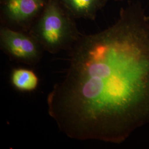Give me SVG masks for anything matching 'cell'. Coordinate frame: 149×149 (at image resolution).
<instances>
[{
  "label": "cell",
  "instance_id": "1",
  "mask_svg": "<svg viewBox=\"0 0 149 149\" xmlns=\"http://www.w3.org/2000/svg\"><path fill=\"white\" fill-rule=\"evenodd\" d=\"M64 78L47 97L60 131L77 140L122 143L149 124V18L131 2L101 32L69 50Z\"/></svg>",
  "mask_w": 149,
  "mask_h": 149
},
{
  "label": "cell",
  "instance_id": "2",
  "mask_svg": "<svg viewBox=\"0 0 149 149\" xmlns=\"http://www.w3.org/2000/svg\"><path fill=\"white\" fill-rule=\"evenodd\" d=\"M74 19L59 0H49L28 33L50 53L70 50L82 35Z\"/></svg>",
  "mask_w": 149,
  "mask_h": 149
},
{
  "label": "cell",
  "instance_id": "3",
  "mask_svg": "<svg viewBox=\"0 0 149 149\" xmlns=\"http://www.w3.org/2000/svg\"><path fill=\"white\" fill-rule=\"evenodd\" d=\"M0 45L1 50L11 59L32 66L40 61L44 50L28 32L3 25L0 28Z\"/></svg>",
  "mask_w": 149,
  "mask_h": 149
},
{
  "label": "cell",
  "instance_id": "4",
  "mask_svg": "<svg viewBox=\"0 0 149 149\" xmlns=\"http://www.w3.org/2000/svg\"><path fill=\"white\" fill-rule=\"evenodd\" d=\"M49 0H1L3 26L28 32Z\"/></svg>",
  "mask_w": 149,
  "mask_h": 149
},
{
  "label": "cell",
  "instance_id": "5",
  "mask_svg": "<svg viewBox=\"0 0 149 149\" xmlns=\"http://www.w3.org/2000/svg\"><path fill=\"white\" fill-rule=\"evenodd\" d=\"M74 18L94 20L107 0H59Z\"/></svg>",
  "mask_w": 149,
  "mask_h": 149
},
{
  "label": "cell",
  "instance_id": "6",
  "mask_svg": "<svg viewBox=\"0 0 149 149\" xmlns=\"http://www.w3.org/2000/svg\"><path fill=\"white\" fill-rule=\"evenodd\" d=\"M10 81L13 87L22 92H31L39 85V78L32 70L18 68L12 70Z\"/></svg>",
  "mask_w": 149,
  "mask_h": 149
},
{
  "label": "cell",
  "instance_id": "7",
  "mask_svg": "<svg viewBox=\"0 0 149 149\" xmlns=\"http://www.w3.org/2000/svg\"><path fill=\"white\" fill-rule=\"evenodd\" d=\"M117 1H120V0H117Z\"/></svg>",
  "mask_w": 149,
  "mask_h": 149
},
{
  "label": "cell",
  "instance_id": "8",
  "mask_svg": "<svg viewBox=\"0 0 149 149\" xmlns=\"http://www.w3.org/2000/svg\"></svg>",
  "mask_w": 149,
  "mask_h": 149
}]
</instances>
